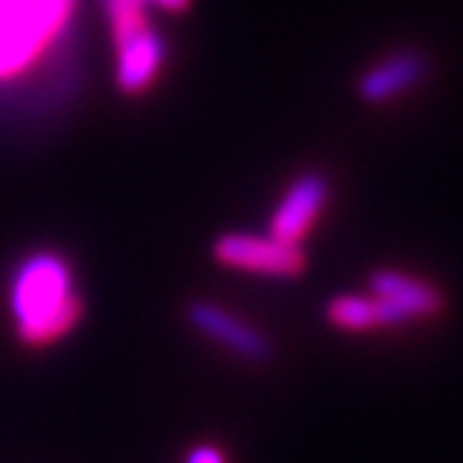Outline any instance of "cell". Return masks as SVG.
I'll return each instance as SVG.
<instances>
[{"instance_id":"277c9868","label":"cell","mask_w":463,"mask_h":463,"mask_svg":"<svg viewBox=\"0 0 463 463\" xmlns=\"http://www.w3.org/2000/svg\"><path fill=\"white\" fill-rule=\"evenodd\" d=\"M367 289L376 298L383 328L403 326V322L412 319H430L442 310V292L437 286L415 280V277L394 271V268L376 271L370 277Z\"/></svg>"},{"instance_id":"6da1fadb","label":"cell","mask_w":463,"mask_h":463,"mask_svg":"<svg viewBox=\"0 0 463 463\" xmlns=\"http://www.w3.org/2000/svg\"><path fill=\"white\" fill-rule=\"evenodd\" d=\"M85 304L79 298L72 265L54 250L31 253L9 283V313L15 335L27 346H52L79 326Z\"/></svg>"},{"instance_id":"ba28073f","label":"cell","mask_w":463,"mask_h":463,"mask_svg":"<svg viewBox=\"0 0 463 463\" xmlns=\"http://www.w3.org/2000/svg\"><path fill=\"white\" fill-rule=\"evenodd\" d=\"M428 76V58L419 49H401L373 63L364 76L358 79V97L364 103H388V99L406 94L415 85H421Z\"/></svg>"},{"instance_id":"7c38bea8","label":"cell","mask_w":463,"mask_h":463,"mask_svg":"<svg viewBox=\"0 0 463 463\" xmlns=\"http://www.w3.org/2000/svg\"><path fill=\"white\" fill-rule=\"evenodd\" d=\"M24 0H0V22H4V18H9L15 13L18 6H22Z\"/></svg>"},{"instance_id":"52a82bcc","label":"cell","mask_w":463,"mask_h":463,"mask_svg":"<svg viewBox=\"0 0 463 463\" xmlns=\"http://www.w3.org/2000/svg\"><path fill=\"white\" fill-rule=\"evenodd\" d=\"M187 322L199 335L214 340L217 346L229 349L232 355L247 361H268L271 358V340L262 331H256L250 322L238 319L235 313L223 310L211 301H193L187 307Z\"/></svg>"},{"instance_id":"8fae6325","label":"cell","mask_w":463,"mask_h":463,"mask_svg":"<svg viewBox=\"0 0 463 463\" xmlns=\"http://www.w3.org/2000/svg\"><path fill=\"white\" fill-rule=\"evenodd\" d=\"M147 6H160L165 13H184V9H190L193 0H145Z\"/></svg>"},{"instance_id":"30bf717a","label":"cell","mask_w":463,"mask_h":463,"mask_svg":"<svg viewBox=\"0 0 463 463\" xmlns=\"http://www.w3.org/2000/svg\"><path fill=\"white\" fill-rule=\"evenodd\" d=\"M184 463H226V455L214 446H196L193 451H187Z\"/></svg>"},{"instance_id":"5b68a950","label":"cell","mask_w":463,"mask_h":463,"mask_svg":"<svg viewBox=\"0 0 463 463\" xmlns=\"http://www.w3.org/2000/svg\"><path fill=\"white\" fill-rule=\"evenodd\" d=\"M115 43V85L120 94H145L160 76L165 63V36L156 31L154 22L138 31L118 36Z\"/></svg>"},{"instance_id":"9c48e42d","label":"cell","mask_w":463,"mask_h":463,"mask_svg":"<svg viewBox=\"0 0 463 463\" xmlns=\"http://www.w3.org/2000/svg\"><path fill=\"white\" fill-rule=\"evenodd\" d=\"M326 319L340 331H373L383 328L373 295H337L326 304Z\"/></svg>"},{"instance_id":"8992f818","label":"cell","mask_w":463,"mask_h":463,"mask_svg":"<svg viewBox=\"0 0 463 463\" xmlns=\"http://www.w3.org/2000/svg\"><path fill=\"white\" fill-rule=\"evenodd\" d=\"M331 196L328 178L319 172H304L298 175L289 190L283 193L280 205L271 214V235L286 241V244H301L317 226L319 214L326 211Z\"/></svg>"},{"instance_id":"7a4b0ae2","label":"cell","mask_w":463,"mask_h":463,"mask_svg":"<svg viewBox=\"0 0 463 463\" xmlns=\"http://www.w3.org/2000/svg\"><path fill=\"white\" fill-rule=\"evenodd\" d=\"M79 0H24L0 22V81L27 72L43 52L67 31Z\"/></svg>"},{"instance_id":"3957f363","label":"cell","mask_w":463,"mask_h":463,"mask_svg":"<svg viewBox=\"0 0 463 463\" xmlns=\"http://www.w3.org/2000/svg\"><path fill=\"white\" fill-rule=\"evenodd\" d=\"M211 256L223 268L244 274H262V277H301L307 271V253L301 244H286V241L268 235H250V232H226L214 241Z\"/></svg>"}]
</instances>
